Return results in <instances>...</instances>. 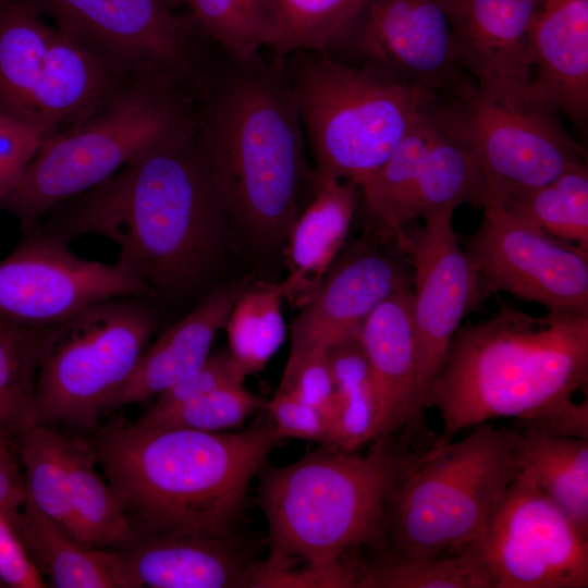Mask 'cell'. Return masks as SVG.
Returning <instances> with one entry per match:
<instances>
[{
    "instance_id": "obj_1",
    "label": "cell",
    "mask_w": 588,
    "mask_h": 588,
    "mask_svg": "<svg viewBox=\"0 0 588 588\" xmlns=\"http://www.w3.org/2000/svg\"><path fill=\"white\" fill-rule=\"evenodd\" d=\"M226 218L193 135L134 159L109 179L52 207L35 229L69 243L98 235L156 298H175L210 274Z\"/></svg>"
},
{
    "instance_id": "obj_2",
    "label": "cell",
    "mask_w": 588,
    "mask_h": 588,
    "mask_svg": "<svg viewBox=\"0 0 588 588\" xmlns=\"http://www.w3.org/2000/svg\"><path fill=\"white\" fill-rule=\"evenodd\" d=\"M365 455L327 446L285 466L262 465L259 506L268 559L255 562L249 587H356L359 549L385 541L388 500L422 451L408 433L372 441Z\"/></svg>"
},
{
    "instance_id": "obj_3",
    "label": "cell",
    "mask_w": 588,
    "mask_h": 588,
    "mask_svg": "<svg viewBox=\"0 0 588 588\" xmlns=\"http://www.w3.org/2000/svg\"><path fill=\"white\" fill-rule=\"evenodd\" d=\"M588 378V314L536 317L501 305L490 318L458 328L424 408L442 432L433 445L499 417L525 429L588 439V401L574 394Z\"/></svg>"
},
{
    "instance_id": "obj_4",
    "label": "cell",
    "mask_w": 588,
    "mask_h": 588,
    "mask_svg": "<svg viewBox=\"0 0 588 588\" xmlns=\"http://www.w3.org/2000/svg\"><path fill=\"white\" fill-rule=\"evenodd\" d=\"M195 105L194 143L226 218L258 245H280L309 176L282 58L220 49Z\"/></svg>"
},
{
    "instance_id": "obj_5",
    "label": "cell",
    "mask_w": 588,
    "mask_h": 588,
    "mask_svg": "<svg viewBox=\"0 0 588 588\" xmlns=\"http://www.w3.org/2000/svg\"><path fill=\"white\" fill-rule=\"evenodd\" d=\"M283 440L271 422L204 432L149 428L121 416L85 439L131 536L233 535L252 479Z\"/></svg>"
},
{
    "instance_id": "obj_6",
    "label": "cell",
    "mask_w": 588,
    "mask_h": 588,
    "mask_svg": "<svg viewBox=\"0 0 588 588\" xmlns=\"http://www.w3.org/2000/svg\"><path fill=\"white\" fill-rule=\"evenodd\" d=\"M195 114L191 90L161 75L130 74L87 114L41 139L0 208L26 233L61 201L150 150L192 136Z\"/></svg>"
},
{
    "instance_id": "obj_7",
    "label": "cell",
    "mask_w": 588,
    "mask_h": 588,
    "mask_svg": "<svg viewBox=\"0 0 588 588\" xmlns=\"http://www.w3.org/2000/svg\"><path fill=\"white\" fill-rule=\"evenodd\" d=\"M283 68L315 160V180L362 187L383 166L437 93L295 50Z\"/></svg>"
},
{
    "instance_id": "obj_8",
    "label": "cell",
    "mask_w": 588,
    "mask_h": 588,
    "mask_svg": "<svg viewBox=\"0 0 588 588\" xmlns=\"http://www.w3.org/2000/svg\"><path fill=\"white\" fill-rule=\"evenodd\" d=\"M518 438L486 421L422 451L389 497L384 543L428 552L475 544L516 477Z\"/></svg>"
},
{
    "instance_id": "obj_9",
    "label": "cell",
    "mask_w": 588,
    "mask_h": 588,
    "mask_svg": "<svg viewBox=\"0 0 588 588\" xmlns=\"http://www.w3.org/2000/svg\"><path fill=\"white\" fill-rule=\"evenodd\" d=\"M156 301L101 299L58 326L38 370L33 425L97 428L160 324Z\"/></svg>"
},
{
    "instance_id": "obj_10",
    "label": "cell",
    "mask_w": 588,
    "mask_h": 588,
    "mask_svg": "<svg viewBox=\"0 0 588 588\" xmlns=\"http://www.w3.org/2000/svg\"><path fill=\"white\" fill-rule=\"evenodd\" d=\"M58 29L124 74L164 76L193 94L218 47L193 15L160 0H29Z\"/></svg>"
},
{
    "instance_id": "obj_11",
    "label": "cell",
    "mask_w": 588,
    "mask_h": 588,
    "mask_svg": "<svg viewBox=\"0 0 588 588\" xmlns=\"http://www.w3.org/2000/svg\"><path fill=\"white\" fill-rule=\"evenodd\" d=\"M440 98L481 173L482 207L509 204L586 162L552 109L492 99L471 81Z\"/></svg>"
},
{
    "instance_id": "obj_12",
    "label": "cell",
    "mask_w": 588,
    "mask_h": 588,
    "mask_svg": "<svg viewBox=\"0 0 588 588\" xmlns=\"http://www.w3.org/2000/svg\"><path fill=\"white\" fill-rule=\"evenodd\" d=\"M479 168L437 94L392 155L360 187L367 211L406 250L405 225L446 207L481 208Z\"/></svg>"
},
{
    "instance_id": "obj_13",
    "label": "cell",
    "mask_w": 588,
    "mask_h": 588,
    "mask_svg": "<svg viewBox=\"0 0 588 588\" xmlns=\"http://www.w3.org/2000/svg\"><path fill=\"white\" fill-rule=\"evenodd\" d=\"M471 547L493 588L588 587V536L518 470Z\"/></svg>"
},
{
    "instance_id": "obj_14",
    "label": "cell",
    "mask_w": 588,
    "mask_h": 588,
    "mask_svg": "<svg viewBox=\"0 0 588 588\" xmlns=\"http://www.w3.org/2000/svg\"><path fill=\"white\" fill-rule=\"evenodd\" d=\"M324 53L376 76L437 94L471 81L457 64L442 0H365Z\"/></svg>"
},
{
    "instance_id": "obj_15",
    "label": "cell",
    "mask_w": 588,
    "mask_h": 588,
    "mask_svg": "<svg viewBox=\"0 0 588 588\" xmlns=\"http://www.w3.org/2000/svg\"><path fill=\"white\" fill-rule=\"evenodd\" d=\"M156 298L152 289L121 262L75 255L69 243L33 229L0 261V317L27 326L65 322L106 298Z\"/></svg>"
},
{
    "instance_id": "obj_16",
    "label": "cell",
    "mask_w": 588,
    "mask_h": 588,
    "mask_svg": "<svg viewBox=\"0 0 588 588\" xmlns=\"http://www.w3.org/2000/svg\"><path fill=\"white\" fill-rule=\"evenodd\" d=\"M478 230L461 241L483 294L506 292L548 310L588 314V252L499 206L482 207Z\"/></svg>"
},
{
    "instance_id": "obj_17",
    "label": "cell",
    "mask_w": 588,
    "mask_h": 588,
    "mask_svg": "<svg viewBox=\"0 0 588 588\" xmlns=\"http://www.w3.org/2000/svg\"><path fill=\"white\" fill-rule=\"evenodd\" d=\"M455 209L446 207L424 217V225L408 236L406 249L414 266L416 403L421 414L426 395L444 366L462 319L483 295L478 271L454 231Z\"/></svg>"
},
{
    "instance_id": "obj_18",
    "label": "cell",
    "mask_w": 588,
    "mask_h": 588,
    "mask_svg": "<svg viewBox=\"0 0 588 588\" xmlns=\"http://www.w3.org/2000/svg\"><path fill=\"white\" fill-rule=\"evenodd\" d=\"M442 1L457 64L478 91L507 103L534 102L530 26L536 0Z\"/></svg>"
},
{
    "instance_id": "obj_19",
    "label": "cell",
    "mask_w": 588,
    "mask_h": 588,
    "mask_svg": "<svg viewBox=\"0 0 588 588\" xmlns=\"http://www.w3.org/2000/svg\"><path fill=\"white\" fill-rule=\"evenodd\" d=\"M412 285L394 258L362 246L326 275L316 296L291 326L289 357L359 333L367 317L389 296Z\"/></svg>"
},
{
    "instance_id": "obj_20",
    "label": "cell",
    "mask_w": 588,
    "mask_h": 588,
    "mask_svg": "<svg viewBox=\"0 0 588 588\" xmlns=\"http://www.w3.org/2000/svg\"><path fill=\"white\" fill-rule=\"evenodd\" d=\"M111 549L130 588L248 587L255 563L233 535L155 532Z\"/></svg>"
},
{
    "instance_id": "obj_21",
    "label": "cell",
    "mask_w": 588,
    "mask_h": 588,
    "mask_svg": "<svg viewBox=\"0 0 588 588\" xmlns=\"http://www.w3.org/2000/svg\"><path fill=\"white\" fill-rule=\"evenodd\" d=\"M530 99L584 130L588 118V0H536Z\"/></svg>"
},
{
    "instance_id": "obj_22",
    "label": "cell",
    "mask_w": 588,
    "mask_h": 588,
    "mask_svg": "<svg viewBox=\"0 0 588 588\" xmlns=\"http://www.w3.org/2000/svg\"><path fill=\"white\" fill-rule=\"evenodd\" d=\"M359 339L379 406L378 438L418 429L412 286L384 299L362 324Z\"/></svg>"
},
{
    "instance_id": "obj_23",
    "label": "cell",
    "mask_w": 588,
    "mask_h": 588,
    "mask_svg": "<svg viewBox=\"0 0 588 588\" xmlns=\"http://www.w3.org/2000/svg\"><path fill=\"white\" fill-rule=\"evenodd\" d=\"M248 281L244 279L212 290L189 313L169 326L146 347L110 409L157 396L198 370Z\"/></svg>"
},
{
    "instance_id": "obj_24",
    "label": "cell",
    "mask_w": 588,
    "mask_h": 588,
    "mask_svg": "<svg viewBox=\"0 0 588 588\" xmlns=\"http://www.w3.org/2000/svg\"><path fill=\"white\" fill-rule=\"evenodd\" d=\"M315 196L299 212L287 241L283 297L304 307L318 293L351 225L360 187L347 181L315 180Z\"/></svg>"
},
{
    "instance_id": "obj_25",
    "label": "cell",
    "mask_w": 588,
    "mask_h": 588,
    "mask_svg": "<svg viewBox=\"0 0 588 588\" xmlns=\"http://www.w3.org/2000/svg\"><path fill=\"white\" fill-rule=\"evenodd\" d=\"M127 75L56 27L35 95L37 132L44 138L75 123Z\"/></svg>"
},
{
    "instance_id": "obj_26",
    "label": "cell",
    "mask_w": 588,
    "mask_h": 588,
    "mask_svg": "<svg viewBox=\"0 0 588 588\" xmlns=\"http://www.w3.org/2000/svg\"><path fill=\"white\" fill-rule=\"evenodd\" d=\"M29 560L58 588H130L112 549L90 547L25 499L13 529Z\"/></svg>"
},
{
    "instance_id": "obj_27",
    "label": "cell",
    "mask_w": 588,
    "mask_h": 588,
    "mask_svg": "<svg viewBox=\"0 0 588 588\" xmlns=\"http://www.w3.org/2000/svg\"><path fill=\"white\" fill-rule=\"evenodd\" d=\"M54 29L29 0L0 2V113L36 133L35 95Z\"/></svg>"
},
{
    "instance_id": "obj_28",
    "label": "cell",
    "mask_w": 588,
    "mask_h": 588,
    "mask_svg": "<svg viewBox=\"0 0 588 588\" xmlns=\"http://www.w3.org/2000/svg\"><path fill=\"white\" fill-rule=\"evenodd\" d=\"M358 558L357 588H493L471 546L461 551L428 552L381 544Z\"/></svg>"
},
{
    "instance_id": "obj_29",
    "label": "cell",
    "mask_w": 588,
    "mask_h": 588,
    "mask_svg": "<svg viewBox=\"0 0 588 588\" xmlns=\"http://www.w3.org/2000/svg\"><path fill=\"white\" fill-rule=\"evenodd\" d=\"M517 468L588 536V439L519 433Z\"/></svg>"
},
{
    "instance_id": "obj_30",
    "label": "cell",
    "mask_w": 588,
    "mask_h": 588,
    "mask_svg": "<svg viewBox=\"0 0 588 588\" xmlns=\"http://www.w3.org/2000/svg\"><path fill=\"white\" fill-rule=\"evenodd\" d=\"M58 326H27L0 317V431L11 443L33 426L37 375Z\"/></svg>"
},
{
    "instance_id": "obj_31",
    "label": "cell",
    "mask_w": 588,
    "mask_h": 588,
    "mask_svg": "<svg viewBox=\"0 0 588 588\" xmlns=\"http://www.w3.org/2000/svg\"><path fill=\"white\" fill-rule=\"evenodd\" d=\"M336 409L329 446L354 452L378 438L379 406L359 333L327 348Z\"/></svg>"
},
{
    "instance_id": "obj_32",
    "label": "cell",
    "mask_w": 588,
    "mask_h": 588,
    "mask_svg": "<svg viewBox=\"0 0 588 588\" xmlns=\"http://www.w3.org/2000/svg\"><path fill=\"white\" fill-rule=\"evenodd\" d=\"M68 475L73 535L99 549H111L131 536L130 524L109 485L95 468L85 439L69 438Z\"/></svg>"
},
{
    "instance_id": "obj_33",
    "label": "cell",
    "mask_w": 588,
    "mask_h": 588,
    "mask_svg": "<svg viewBox=\"0 0 588 588\" xmlns=\"http://www.w3.org/2000/svg\"><path fill=\"white\" fill-rule=\"evenodd\" d=\"M184 5L206 35L230 52L272 51L283 35L281 0H184Z\"/></svg>"
},
{
    "instance_id": "obj_34",
    "label": "cell",
    "mask_w": 588,
    "mask_h": 588,
    "mask_svg": "<svg viewBox=\"0 0 588 588\" xmlns=\"http://www.w3.org/2000/svg\"><path fill=\"white\" fill-rule=\"evenodd\" d=\"M499 207L555 238L587 249V163H578L549 183Z\"/></svg>"
},
{
    "instance_id": "obj_35",
    "label": "cell",
    "mask_w": 588,
    "mask_h": 588,
    "mask_svg": "<svg viewBox=\"0 0 588 588\" xmlns=\"http://www.w3.org/2000/svg\"><path fill=\"white\" fill-rule=\"evenodd\" d=\"M282 298L281 283L248 285L230 313L228 350L247 376L260 371L284 342Z\"/></svg>"
},
{
    "instance_id": "obj_36",
    "label": "cell",
    "mask_w": 588,
    "mask_h": 588,
    "mask_svg": "<svg viewBox=\"0 0 588 588\" xmlns=\"http://www.w3.org/2000/svg\"><path fill=\"white\" fill-rule=\"evenodd\" d=\"M68 441L69 438L52 427L33 425L16 442L24 468L26 499L73 535Z\"/></svg>"
},
{
    "instance_id": "obj_37",
    "label": "cell",
    "mask_w": 588,
    "mask_h": 588,
    "mask_svg": "<svg viewBox=\"0 0 588 588\" xmlns=\"http://www.w3.org/2000/svg\"><path fill=\"white\" fill-rule=\"evenodd\" d=\"M261 405L262 400L243 384L228 385L171 408H150L136 424L149 428L224 432L241 426Z\"/></svg>"
},
{
    "instance_id": "obj_38",
    "label": "cell",
    "mask_w": 588,
    "mask_h": 588,
    "mask_svg": "<svg viewBox=\"0 0 588 588\" xmlns=\"http://www.w3.org/2000/svg\"><path fill=\"white\" fill-rule=\"evenodd\" d=\"M365 0H281L284 30L271 51L284 57L295 50L326 52L355 17Z\"/></svg>"
},
{
    "instance_id": "obj_39",
    "label": "cell",
    "mask_w": 588,
    "mask_h": 588,
    "mask_svg": "<svg viewBox=\"0 0 588 588\" xmlns=\"http://www.w3.org/2000/svg\"><path fill=\"white\" fill-rule=\"evenodd\" d=\"M278 390L291 392L318 408L329 419L333 430L336 392L327 350L314 348L289 357Z\"/></svg>"
},
{
    "instance_id": "obj_40",
    "label": "cell",
    "mask_w": 588,
    "mask_h": 588,
    "mask_svg": "<svg viewBox=\"0 0 588 588\" xmlns=\"http://www.w3.org/2000/svg\"><path fill=\"white\" fill-rule=\"evenodd\" d=\"M246 377L229 350L210 353L193 375L157 395L151 409L171 408L223 387L243 384Z\"/></svg>"
},
{
    "instance_id": "obj_41",
    "label": "cell",
    "mask_w": 588,
    "mask_h": 588,
    "mask_svg": "<svg viewBox=\"0 0 588 588\" xmlns=\"http://www.w3.org/2000/svg\"><path fill=\"white\" fill-rule=\"evenodd\" d=\"M267 409L270 422L282 438L310 440L330 445L332 428L329 419L295 394L278 390L268 402Z\"/></svg>"
},
{
    "instance_id": "obj_42",
    "label": "cell",
    "mask_w": 588,
    "mask_h": 588,
    "mask_svg": "<svg viewBox=\"0 0 588 588\" xmlns=\"http://www.w3.org/2000/svg\"><path fill=\"white\" fill-rule=\"evenodd\" d=\"M42 137L0 113V204L23 179Z\"/></svg>"
},
{
    "instance_id": "obj_43",
    "label": "cell",
    "mask_w": 588,
    "mask_h": 588,
    "mask_svg": "<svg viewBox=\"0 0 588 588\" xmlns=\"http://www.w3.org/2000/svg\"><path fill=\"white\" fill-rule=\"evenodd\" d=\"M0 581L12 588L47 587L12 527L0 516Z\"/></svg>"
},
{
    "instance_id": "obj_44",
    "label": "cell",
    "mask_w": 588,
    "mask_h": 588,
    "mask_svg": "<svg viewBox=\"0 0 588 588\" xmlns=\"http://www.w3.org/2000/svg\"><path fill=\"white\" fill-rule=\"evenodd\" d=\"M26 491L11 445L0 446V516L14 529Z\"/></svg>"
},
{
    "instance_id": "obj_45",
    "label": "cell",
    "mask_w": 588,
    "mask_h": 588,
    "mask_svg": "<svg viewBox=\"0 0 588 588\" xmlns=\"http://www.w3.org/2000/svg\"><path fill=\"white\" fill-rule=\"evenodd\" d=\"M167 8L174 10L184 4V0H160Z\"/></svg>"
},
{
    "instance_id": "obj_46",
    "label": "cell",
    "mask_w": 588,
    "mask_h": 588,
    "mask_svg": "<svg viewBox=\"0 0 588 588\" xmlns=\"http://www.w3.org/2000/svg\"><path fill=\"white\" fill-rule=\"evenodd\" d=\"M11 445V442L0 431V446Z\"/></svg>"
},
{
    "instance_id": "obj_47",
    "label": "cell",
    "mask_w": 588,
    "mask_h": 588,
    "mask_svg": "<svg viewBox=\"0 0 588 588\" xmlns=\"http://www.w3.org/2000/svg\"><path fill=\"white\" fill-rule=\"evenodd\" d=\"M1 587H4V585L0 581V588H1Z\"/></svg>"
},
{
    "instance_id": "obj_48",
    "label": "cell",
    "mask_w": 588,
    "mask_h": 588,
    "mask_svg": "<svg viewBox=\"0 0 588 588\" xmlns=\"http://www.w3.org/2000/svg\"><path fill=\"white\" fill-rule=\"evenodd\" d=\"M3 0H0V2H2Z\"/></svg>"
}]
</instances>
